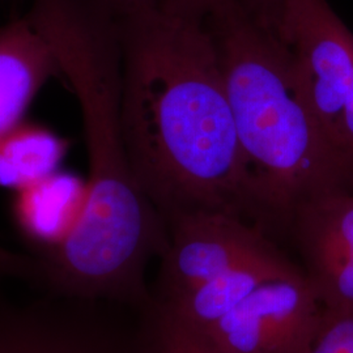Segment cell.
Masks as SVG:
<instances>
[{"label": "cell", "instance_id": "1", "mask_svg": "<svg viewBox=\"0 0 353 353\" xmlns=\"http://www.w3.org/2000/svg\"><path fill=\"white\" fill-rule=\"evenodd\" d=\"M128 159L165 223L223 211L252 220L246 174L214 36L154 6L118 19Z\"/></svg>", "mask_w": 353, "mask_h": 353}, {"label": "cell", "instance_id": "2", "mask_svg": "<svg viewBox=\"0 0 353 353\" xmlns=\"http://www.w3.org/2000/svg\"><path fill=\"white\" fill-rule=\"evenodd\" d=\"M246 174L252 220L287 228L305 203L353 189V157L316 118L290 52L241 1L210 16Z\"/></svg>", "mask_w": 353, "mask_h": 353}, {"label": "cell", "instance_id": "3", "mask_svg": "<svg viewBox=\"0 0 353 353\" xmlns=\"http://www.w3.org/2000/svg\"><path fill=\"white\" fill-rule=\"evenodd\" d=\"M271 26L332 140L353 157V33L326 0H281Z\"/></svg>", "mask_w": 353, "mask_h": 353}, {"label": "cell", "instance_id": "4", "mask_svg": "<svg viewBox=\"0 0 353 353\" xmlns=\"http://www.w3.org/2000/svg\"><path fill=\"white\" fill-rule=\"evenodd\" d=\"M0 353H144L137 327L103 305L42 293L26 301L0 290Z\"/></svg>", "mask_w": 353, "mask_h": 353}, {"label": "cell", "instance_id": "5", "mask_svg": "<svg viewBox=\"0 0 353 353\" xmlns=\"http://www.w3.org/2000/svg\"><path fill=\"white\" fill-rule=\"evenodd\" d=\"M325 307L303 271L270 280L199 334L214 353H306Z\"/></svg>", "mask_w": 353, "mask_h": 353}, {"label": "cell", "instance_id": "6", "mask_svg": "<svg viewBox=\"0 0 353 353\" xmlns=\"http://www.w3.org/2000/svg\"><path fill=\"white\" fill-rule=\"evenodd\" d=\"M163 252L151 303H168L274 243L267 230L240 214L194 211L166 221Z\"/></svg>", "mask_w": 353, "mask_h": 353}, {"label": "cell", "instance_id": "7", "mask_svg": "<svg viewBox=\"0 0 353 353\" xmlns=\"http://www.w3.org/2000/svg\"><path fill=\"white\" fill-rule=\"evenodd\" d=\"M287 229L325 310H353V189L305 203Z\"/></svg>", "mask_w": 353, "mask_h": 353}, {"label": "cell", "instance_id": "8", "mask_svg": "<svg viewBox=\"0 0 353 353\" xmlns=\"http://www.w3.org/2000/svg\"><path fill=\"white\" fill-rule=\"evenodd\" d=\"M275 243L168 303H150L182 326L204 334L262 284L301 272Z\"/></svg>", "mask_w": 353, "mask_h": 353}, {"label": "cell", "instance_id": "9", "mask_svg": "<svg viewBox=\"0 0 353 353\" xmlns=\"http://www.w3.org/2000/svg\"><path fill=\"white\" fill-rule=\"evenodd\" d=\"M51 79L63 80L61 64L28 14L0 26V138L26 121Z\"/></svg>", "mask_w": 353, "mask_h": 353}, {"label": "cell", "instance_id": "10", "mask_svg": "<svg viewBox=\"0 0 353 353\" xmlns=\"http://www.w3.org/2000/svg\"><path fill=\"white\" fill-rule=\"evenodd\" d=\"M87 178L58 170L19 191L14 205L19 227L38 252L59 243L75 227L85 205Z\"/></svg>", "mask_w": 353, "mask_h": 353}, {"label": "cell", "instance_id": "11", "mask_svg": "<svg viewBox=\"0 0 353 353\" xmlns=\"http://www.w3.org/2000/svg\"><path fill=\"white\" fill-rule=\"evenodd\" d=\"M70 141L42 123L24 121L0 138V188L28 189L61 170Z\"/></svg>", "mask_w": 353, "mask_h": 353}, {"label": "cell", "instance_id": "12", "mask_svg": "<svg viewBox=\"0 0 353 353\" xmlns=\"http://www.w3.org/2000/svg\"><path fill=\"white\" fill-rule=\"evenodd\" d=\"M139 328L144 353H214L198 332L152 306L140 312Z\"/></svg>", "mask_w": 353, "mask_h": 353}, {"label": "cell", "instance_id": "13", "mask_svg": "<svg viewBox=\"0 0 353 353\" xmlns=\"http://www.w3.org/2000/svg\"><path fill=\"white\" fill-rule=\"evenodd\" d=\"M306 353H353V310L326 312Z\"/></svg>", "mask_w": 353, "mask_h": 353}, {"label": "cell", "instance_id": "14", "mask_svg": "<svg viewBox=\"0 0 353 353\" xmlns=\"http://www.w3.org/2000/svg\"><path fill=\"white\" fill-rule=\"evenodd\" d=\"M0 278L23 280L36 287L39 278L37 258L8 250L0 245Z\"/></svg>", "mask_w": 353, "mask_h": 353}, {"label": "cell", "instance_id": "15", "mask_svg": "<svg viewBox=\"0 0 353 353\" xmlns=\"http://www.w3.org/2000/svg\"><path fill=\"white\" fill-rule=\"evenodd\" d=\"M157 7L168 12L183 14L203 20L204 16H211L212 13L223 10L232 3L240 0H156Z\"/></svg>", "mask_w": 353, "mask_h": 353}, {"label": "cell", "instance_id": "16", "mask_svg": "<svg viewBox=\"0 0 353 353\" xmlns=\"http://www.w3.org/2000/svg\"><path fill=\"white\" fill-rule=\"evenodd\" d=\"M102 6L113 13L117 19L141 12L157 6L156 0H99Z\"/></svg>", "mask_w": 353, "mask_h": 353}, {"label": "cell", "instance_id": "17", "mask_svg": "<svg viewBox=\"0 0 353 353\" xmlns=\"http://www.w3.org/2000/svg\"><path fill=\"white\" fill-rule=\"evenodd\" d=\"M280 1L281 0H250V4L245 7L263 23H270L278 10Z\"/></svg>", "mask_w": 353, "mask_h": 353}]
</instances>
